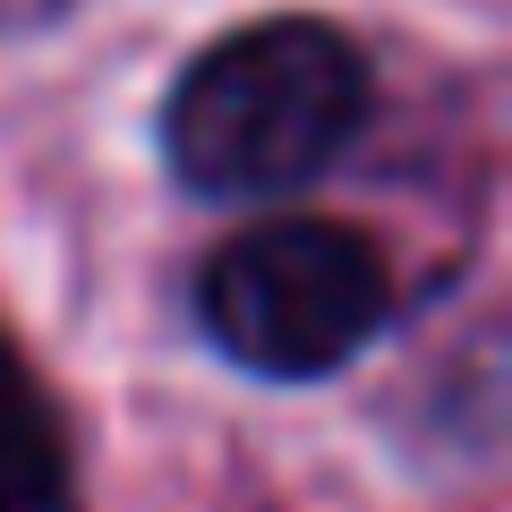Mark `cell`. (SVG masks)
Wrapping results in <instances>:
<instances>
[{
	"label": "cell",
	"instance_id": "6da1fadb",
	"mask_svg": "<svg viewBox=\"0 0 512 512\" xmlns=\"http://www.w3.org/2000/svg\"><path fill=\"white\" fill-rule=\"evenodd\" d=\"M367 120V60L325 18H256L205 43L163 103V163L214 205L308 188Z\"/></svg>",
	"mask_w": 512,
	"mask_h": 512
},
{
	"label": "cell",
	"instance_id": "7a4b0ae2",
	"mask_svg": "<svg viewBox=\"0 0 512 512\" xmlns=\"http://www.w3.org/2000/svg\"><path fill=\"white\" fill-rule=\"evenodd\" d=\"M384 308H393V274L367 231L333 214H274L214 248L197 282V316L214 333L222 359L274 384H316L350 367L376 342Z\"/></svg>",
	"mask_w": 512,
	"mask_h": 512
},
{
	"label": "cell",
	"instance_id": "3957f363",
	"mask_svg": "<svg viewBox=\"0 0 512 512\" xmlns=\"http://www.w3.org/2000/svg\"><path fill=\"white\" fill-rule=\"evenodd\" d=\"M0 512H77L60 410L9 350H0Z\"/></svg>",
	"mask_w": 512,
	"mask_h": 512
}]
</instances>
